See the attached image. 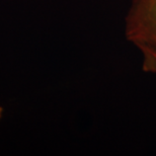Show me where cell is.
Here are the masks:
<instances>
[{
  "mask_svg": "<svg viewBox=\"0 0 156 156\" xmlns=\"http://www.w3.org/2000/svg\"><path fill=\"white\" fill-rule=\"evenodd\" d=\"M125 38L138 49L156 50V0H131Z\"/></svg>",
  "mask_w": 156,
  "mask_h": 156,
  "instance_id": "6da1fadb",
  "label": "cell"
},
{
  "mask_svg": "<svg viewBox=\"0 0 156 156\" xmlns=\"http://www.w3.org/2000/svg\"><path fill=\"white\" fill-rule=\"evenodd\" d=\"M139 51L143 55L142 69L144 72L156 74V50L141 48Z\"/></svg>",
  "mask_w": 156,
  "mask_h": 156,
  "instance_id": "7a4b0ae2",
  "label": "cell"
},
{
  "mask_svg": "<svg viewBox=\"0 0 156 156\" xmlns=\"http://www.w3.org/2000/svg\"><path fill=\"white\" fill-rule=\"evenodd\" d=\"M3 114H4V110H3V108L0 105V122H1V120H2Z\"/></svg>",
  "mask_w": 156,
  "mask_h": 156,
  "instance_id": "3957f363",
  "label": "cell"
}]
</instances>
